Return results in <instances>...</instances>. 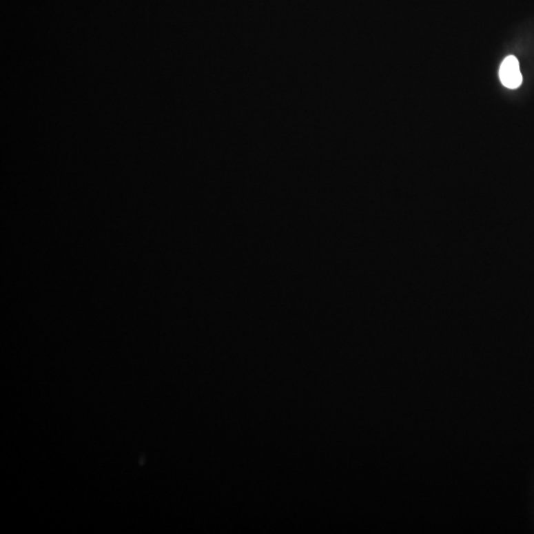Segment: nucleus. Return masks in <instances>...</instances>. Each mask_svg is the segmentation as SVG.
Listing matches in <instances>:
<instances>
[{
  "label": "nucleus",
  "mask_w": 534,
  "mask_h": 534,
  "mask_svg": "<svg viewBox=\"0 0 534 534\" xmlns=\"http://www.w3.org/2000/svg\"><path fill=\"white\" fill-rule=\"evenodd\" d=\"M500 79L506 88L515 90L522 83L520 63L515 56H509L502 63L499 72Z\"/></svg>",
  "instance_id": "f257e3e1"
}]
</instances>
